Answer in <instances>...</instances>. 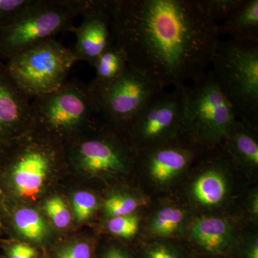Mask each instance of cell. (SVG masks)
<instances>
[{
	"mask_svg": "<svg viewBox=\"0 0 258 258\" xmlns=\"http://www.w3.org/2000/svg\"><path fill=\"white\" fill-rule=\"evenodd\" d=\"M111 32L129 66L161 89L206 74L220 40L199 0H115Z\"/></svg>",
	"mask_w": 258,
	"mask_h": 258,
	"instance_id": "6da1fadb",
	"label": "cell"
},
{
	"mask_svg": "<svg viewBox=\"0 0 258 258\" xmlns=\"http://www.w3.org/2000/svg\"><path fill=\"white\" fill-rule=\"evenodd\" d=\"M211 72L238 120L255 129L258 123V43L219 40Z\"/></svg>",
	"mask_w": 258,
	"mask_h": 258,
	"instance_id": "7a4b0ae2",
	"label": "cell"
},
{
	"mask_svg": "<svg viewBox=\"0 0 258 258\" xmlns=\"http://www.w3.org/2000/svg\"><path fill=\"white\" fill-rule=\"evenodd\" d=\"M237 119L211 71L184 86L181 136L190 142L216 147Z\"/></svg>",
	"mask_w": 258,
	"mask_h": 258,
	"instance_id": "3957f363",
	"label": "cell"
},
{
	"mask_svg": "<svg viewBox=\"0 0 258 258\" xmlns=\"http://www.w3.org/2000/svg\"><path fill=\"white\" fill-rule=\"evenodd\" d=\"M79 16L77 0H34L14 21L0 28V60L5 62L60 32H74V19Z\"/></svg>",
	"mask_w": 258,
	"mask_h": 258,
	"instance_id": "277c9868",
	"label": "cell"
},
{
	"mask_svg": "<svg viewBox=\"0 0 258 258\" xmlns=\"http://www.w3.org/2000/svg\"><path fill=\"white\" fill-rule=\"evenodd\" d=\"M77 62L79 60L74 49L52 38L13 56L5 62L17 84L33 98L61 87Z\"/></svg>",
	"mask_w": 258,
	"mask_h": 258,
	"instance_id": "5b68a950",
	"label": "cell"
},
{
	"mask_svg": "<svg viewBox=\"0 0 258 258\" xmlns=\"http://www.w3.org/2000/svg\"><path fill=\"white\" fill-rule=\"evenodd\" d=\"M32 128L72 134L94 124L101 116L88 85L66 81L52 92L31 100Z\"/></svg>",
	"mask_w": 258,
	"mask_h": 258,
	"instance_id": "8992f818",
	"label": "cell"
},
{
	"mask_svg": "<svg viewBox=\"0 0 258 258\" xmlns=\"http://www.w3.org/2000/svg\"><path fill=\"white\" fill-rule=\"evenodd\" d=\"M129 66L114 81L92 93L100 115L115 128H127L153 96L161 91Z\"/></svg>",
	"mask_w": 258,
	"mask_h": 258,
	"instance_id": "52a82bcc",
	"label": "cell"
},
{
	"mask_svg": "<svg viewBox=\"0 0 258 258\" xmlns=\"http://www.w3.org/2000/svg\"><path fill=\"white\" fill-rule=\"evenodd\" d=\"M185 86L161 90L149 100L127 128L134 142L147 149L181 136Z\"/></svg>",
	"mask_w": 258,
	"mask_h": 258,
	"instance_id": "ba28073f",
	"label": "cell"
},
{
	"mask_svg": "<svg viewBox=\"0 0 258 258\" xmlns=\"http://www.w3.org/2000/svg\"><path fill=\"white\" fill-rule=\"evenodd\" d=\"M115 0H82V22L75 28L74 49L79 61L93 66L98 57L113 45L111 23Z\"/></svg>",
	"mask_w": 258,
	"mask_h": 258,
	"instance_id": "9c48e42d",
	"label": "cell"
},
{
	"mask_svg": "<svg viewBox=\"0 0 258 258\" xmlns=\"http://www.w3.org/2000/svg\"><path fill=\"white\" fill-rule=\"evenodd\" d=\"M74 147L75 161L90 174H115L126 169L128 150L111 136L87 137L81 139Z\"/></svg>",
	"mask_w": 258,
	"mask_h": 258,
	"instance_id": "30bf717a",
	"label": "cell"
},
{
	"mask_svg": "<svg viewBox=\"0 0 258 258\" xmlns=\"http://www.w3.org/2000/svg\"><path fill=\"white\" fill-rule=\"evenodd\" d=\"M31 100L0 60V140L32 129Z\"/></svg>",
	"mask_w": 258,
	"mask_h": 258,
	"instance_id": "8fae6325",
	"label": "cell"
},
{
	"mask_svg": "<svg viewBox=\"0 0 258 258\" xmlns=\"http://www.w3.org/2000/svg\"><path fill=\"white\" fill-rule=\"evenodd\" d=\"M17 154L11 166L15 191L23 198L40 194L52 164V152L41 145L30 143Z\"/></svg>",
	"mask_w": 258,
	"mask_h": 258,
	"instance_id": "7c38bea8",
	"label": "cell"
},
{
	"mask_svg": "<svg viewBox=\"0 0 258 258\" xmlns=\"http://www.w3.org/2000/svg\"><path fill=\"white\" fill-rule=\"evenodd\" d=\"M179 137L146 149L144 162L149 175L159 184L179 175L195 158L192 145L177 143Z\"/></svg>",
	"mask_w": 258,
	"mask_h": 258,
	"instance_id": "4fadbf2b",
	"label": "cell"
},
{
	"mask_svg": "<svg viewBox=\"0 0 258 258\" xmlns=\"http://www.w3.org/2000/svg\"><path fill=\"white\" fill-rule=\"evenodd\" d=\"M217 33L237 41L258 43V0H242L230 18L217 25Z\"/></svg>",
	"mask_w": 258,
	"mask_h": 258,
	"instance_id": "5bb4252c",
	"label": "cell"
},
{
	"mask_svg": "<svg viewBox=\"0 0 258 258\" xmlns=\"http://www.w3.org/2000/svg\"><path fill=\"white\" fill-rule=\"evenodd\" d=\"M191 235L200 247L212 253L225 252L233 240V232L229 222L217 217L199 219L191 227Z\"/></svg>",
	"mask_w": 258,
	"mask_h": 258,
	"instance_id": "9a60e30c",
	"label": "cell"
},
{
	"mask_svg": "<svg viewBox=\"0 0 258 258\" xmlns=\"http://www.w3.org/2000/svg\"><path fill=\"white\" fill-rule=\"evenodd\" d=\"M251 128L237 119L224 139L226 152L249 167L258 166V142Z\"/></svg>",
	"mask_w": 258,
	"mask_h": 258,
	"instance_id": "2e32d148",
	"label": "cell"
},
{
	"mask_svg": "<svg viewBox=\"0 0 258 258\" xmlns=\"http://www.w3.org/2000/svg\"><path fill=\"white\" fill-rule=\"evenodd\" d=\"M128 66L123 52L113 44L98 57L93 64L96 75L88 84L91 92L94 93L106 87L121 76Z\"/></svg>",
	"mask_w": 258,
	"mask_h": 258,
	"instance_id": "e0dca14e",
	"label": "cell"
},
{
	"mask_svg": "<svg viewBox=\"0 0 258 258\" xmlns=\"http://www.w3.org/2000/svg\"><path fill=\"white\" fill-rule=\"evenodd\" d=\"M223 174L216 169H209L195 180L192 195L197 201L207 206L221 203L227 194V186Z\"/></svg>",
	"mask_w": 258,
	"mask_h": 258,
	"instance_id": "ac0fdd59",
	"label": "cell"
},
{
	"mask_svg": "<svg viewBox=\"0 0 258 258\" xmlns=\"http://www.w3.org/2000/svg\"><path fill=\"white\" fill-rule=\"evenodd\" d=\"M14 223L18 232L28 240L40 242L47 234V227L43 218L35 210L22 208L15 212Z\"/></svg>",
	"mask_w": 258,
	"mask_h": 258,
	"instance_id": "d6986e66",
	"label": "cell"
},
{
	"mask_svg": "<svg viewBox=\"0 0 258 258\" xmlns=\"http://www.w3.org/2000/svg\"><path fill=\"white\" fill-rule=\"evenodd\" d=\"M184 212L181 209L168 207L159 210L153 218L151 230L155 235L169 237L179 232L184 223Z\"/></svg>",
	"mask_w": 258,
	"mask_h": 258,
	"instance_id": "ffe728a7",
	"label": "cell"
},
{
	"mask_svg": "<svg viewBox=\"0 0 258 258\" xmlns=\"http://www.w3.org/2000/svg\"><path fill=\"white\" fill-rule=\"evenodd\" d=\"M207 15L214 23L225 21L233 14L242 0H199Z\"/></svg>",
	"mask_w": 258,
	"mask_h": 258,
	"instance_id": "44dd1931",
	"label": "cell"
},
{
	"mask_svg": "<svg viewBox=\"0 0 258 258\" xmlns=\"http://www.w3.org/2000/svg\"><path fill=\"white\" fill-rule=\"evenodd\" d=\"M142 203L128 195H115L107 199L104 203L106 215L112 217L132 215Z\"/></svg>",
	"mask_w": 258,
	"mask_h": 258,
	"instance_id": "7402d4cb",
	"label": "cell"
},
{
	"mask_svg": "<svg viewBox=\"0 0 258 258\" xmlns=\"http://www.w3.org/2000/svg\"><path fill=\"white\" fill-rule=\"evenodd\" d=\"M97 199L88 191H80L75 193L73 198V210L75 218L79 222L88 220L96 212Z\"/></svg>",
	"mask_w": 258,
	"mask_h": 258,
	"instance_id": "603a6c76",
	"label": "cell"
},
{
	"mask_svg": "<svg viewBox=\"0 0 258 258\" xmlns=\"http://www.w3.org/2000/svg\"><path fill=\"white\" fill-rule=\"evenodd\" d=\"M45 211L57 228H64L71 222V215L69 209L63 200L59 197H54L46 200Z\"/></svg>",
	"mask_w": 258,
	"mask_h": 258,
	"instance_id": "cb8c5ba5",
	"label": "cell"
},
{
	"mask_svg": "<svg viewBox=\"0 0 258 258\" xmlns=\"http://www.w3.org/2000/svg\"><path fill=\"white\" fill-rule=\"evenodd\" d=\"M139 217L135 214L112 217L108 221V229L113 235L131 238L137 233L139 230Z\"/></svg>",
	"mask_w": 258,
	"mask_h": 258,
	"instance_id": "d4e9b609",
	"label": "cell"
},
{
	"mask_svg": "<svg viewBox=\"0 0 258 258\" xmlns=\"http://www.w3.org/2000/svg\"><path fill=\"white\" fill-rule=\"evenodd\" d=\"M33 2L34 0H0V28L14 21Z\"/></svg>",
	"mask_w": 258,
	"mask_h": 258,
	"instance_id": "484cf974",
	"label": "cell"
},
{
	"mask_svg": "<svg viewBox=\"0 0 258 258\" xmlns=\"http://www.w3.org/2000/svg\"><path fill=\"white\" fill-rule=\"evenodd\" d=\"M91 248L86 242H76L61 249L57 258H91Z\"/></svg>",
	"mask_w": 258,
	"mask_h": 258,
	"instance_id": "4316f807",
	"label": "cell"
},
{
	"mask_svg": "<svg viewBox=\"0 0 258 258\" xmlns=\"http://www.w3.org/2000/svg\"><path fill=\"white\" fill-rule=\"evenodd\" d=\"M36 249L27 244H14L10 249V258H36Z\"/></svg>",
	"mask_w": 258,
	"mask_h": 258,
	"instance_id": "83f0119b",
	"label": "cell"
},
{
	"mask_svg": "<svg viewBox=\"0 0 258 258\" xmlns=\"http://www.w3.org/2000/svg\"><path fill=\"white\" fill-rule=\"evenodd\" d=\"M147 258H178L170 249L163 245H157L148 250Z\"/></svg>",
	"mask_w": 258,
	"mask_h": 258,
	"instance_id": "f1b7e54d",
	"label": "cell"
},
{
	"mask_svg": "<svg viewBox=\"0 0 258 258\" xmlns=\"http://www.w3.org/2000/svg\"><path fill=\"white\" fill-rule=\"evenodd\" d=\"M104 258H129L123 251L115 247L108 249L105 254Z\"/></svg>",
	"mask_w": 258,
	"mask_h": 258,
	"instance_id": "f546056e",
	"label": "cell"
},
{
	"mask_svg": "<svg viewBox=\"0 0 258 258\" xmlns=\"http://www.w3.org/2000/svg\"><path fill=\"white\" fill-rule=\"evenodd\" d=\"M247 257L258 258V240L257 238L256 240H254L252 243L249 246Z\"/></svg>",
	"mask_w": 258,
	"mask_h": 258,
	"instance_id": "4dcf8cb0",
	"label": "cell"
},
{
	"mask_svg": "<svg viewBox=\"0 0 258 258\" xmlns=\"http://www.w3.org/2000/svg\"><path fill=\"white\" fill-rule=\"evenodd\" d=\"M252 211L254 215H257V198H254L253 201H252Z\"/></svg>",
	"mask_w": 258,
	"mask_h": 258,
	"instance_id": "1f68e13d",
	"label": "cell"
},
{
	"mask_svg": "<svg viewBox=\"0 0 258 258\" xmlns=\"http://www.w3.org/2000/svg\"><path fill=\"white\" fill-rule=\"evenodd\" d=\"M8 140H0V154H3V149L7 147Z\"/></svg>",
	"mask_w": 258,
	"mask_h": 258,
	"instance_id": "d6a6232c",
	"label": "cell"
}]
</instances>
